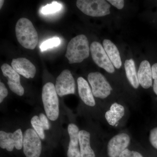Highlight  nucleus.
I'll return each mask as SVG.
<instances>
[{
  "label": "nucleus",
  "mask_w": 157,
  "mask_h": 157,
  "mask_svg": "<svg viewBox=\"0 0 157 157\" xmlns=\"http://www.w3.org/2000/svg\"><path fill=\"white\" fill-rule=\"evenodd\" d=\"M17 41L27 49L33 50L38 43L39 37L33 23L26 18H20L15 26Z\"/></svg>",
  "instance_id": "nucleus-1"
},
{
  "label": "nucleus",
  "mask_w": 157,
  "mask_h": 157,
  "mask_svg": "<svg viewBox=\"0 0 157 157\" xmlns=\"http://www.w3.org/2000/svg\"><path fill=\"white\" fill-rule=\"evenodd\" d=\"M90 48L87 37L84 35L74 37L68 43L65 57L69 63H80L89 56Z\"/></svg>",
  "instance_id": "nucleus-2"
},
{
  "label": "nucleus",
  "mask_w": 157,
  "mask_h": 157,
  "mask_svg": "<svg viewBox=\"0 0 157 157\" xmlns=\"http://www.w3.org/2000/svg\"><path fill=\"white\" fill-rule=\"evenodd\" d=\"M42 100L47 117L55 121L59 117V103L55 86L52 82H47L43 86Z\"/></svg>",
  "instance_id": "nucleus-3"
},
{
  "label": "nucleus",
  "mask_w": 157,
  "mask_h": 157,
  "mask_svg": "<svg viewBox=\"0 0 157 157\" xmlns=\"http://www.w3.org/2000/svg\"><path fill=\"white\" fill-rule=\"evenodd\" d=\"M76 5L82 12L91 17H102L110 13V5L104 0H78Z\"/></svg>",
  "instance_id": "nucleus-4"
},
{
  "label": "nucleus",
  "mask_w": 157,
  "mask_h": 157,
  "mask_svg": "<svg viewBox=\"0 0 157 157\" xmlns=\"http://www.w3.org/2000/svg\"><path fill=\"white\" fill-rule=\"evenodd\" d=\"M88 80L92 88L93 95L101 99H105L111 94L112 87L103 74L99 72L89 74Z\"/></svg>",
  "instance_id": "nucleus-5"
},
{
  "label": "nucleus",
  "mask_w": 157,
  "mask_h": 157,
  "mask_svg": "<svg viewBox=\"0 0 157 157\" xmlns=\"http://www.w3.org/2000/svg\"><path fill=\"white\" fill-rule=\"evenodd\" d=\"M23 152L26 157H39L42 152L40 137L33 129L26 130L23 140Z\"/></svg>",
  "instance_id": "nucleus-6"
},
{
  "label": "nucleus",
  "mask_w": 157,
  "mask_h": 157,
  "mask_svg": "<svg viewBox=\"0 0 157 157\" xmlns=\"http://www.w3.org/2000/svg\"><path fill=\"white\" fill-rule=\"evenodd\" d=\"M90 51L93 60L96 65L103 68L108 73H114V66L101 43L96 41L92 42L90 46Z\"/></svg>",
  "instance_id": "nucleus-7"
},
{
  "label": "nucleus",
  "mask_w": 157,
  "mask_h": 157,
  "mask_svg": "<svg viewBox=\"0 0 157 157\" xmlns=\"http://www.w3.org/2000/svg\"><path fill=\"white\" fill-rule=\"evenodd\" d=\"M57 94L59 97L74 94L76 84L70 70H63L56 78L55 85Z\"/></svg>",
  "instance_id": "nucleus-8"
},
{
  "label": "nucleus",
  "mask_w": 157,
  "mask_h": 157,
  "mask_svg": "<svg viewBox=\"0 0 157 157\" xmlns=\"http://www.w3.org/2000/svg\"><path fill=\"white\" fill-rule=\"evenodd\" d=\"M23 135L21 129H18L14 133L0 132V147L6 149L8 151H12L14 147L21 150L23 147Z\"/></svg>",
  "instance_id": "nucleus-9"
},
{
  "label": "nucleus",
  "mask_w": 157,
  "mask_h": 157,
  "mask_svg": "<svg viewBox=\"0 0 157 157\" xmlns=\"http://www.w3.org/2000/svg\"><path fill=\"white\" fill-rule=\"evenodd\" d=\"M131 138L128 134L121 133L113 137L108 142L107 154L109 157H119L121 154L127 149Z\"/></svg>",
  "instance_id": "nucleus-10"
},
{
  "label": "nucleus",
  "mask_w": 157,
  "mask_h": 157,
  "mask_svg": "<svg viewBox=\"0 0 157 157\" xmlns=\"http://www.w3.org/2000/svg\"><path fill=\"white\" fill-rule=\"evenodd\" d=\"M11 67L20 75L27 78H33L36 70L32 62L25 58L14 59L11 62Z\"/></svg>",
  "instance_id": "nucleus-11"
},
{
  "label": "nucleus",
  "mask_w": 157,
  "mask_h": 157,
  "mask_svg": "<svg viewBox=\"0 0 157 157\" xmlns=\"http://www.w3.org/2000/svg\"><path fill=\"white\" fill-rule=\"evenodd\" d=\"M68 132L70 137V141L67 155V157H80L78 128L74 124L68 125Z\"/></svg>",
  "instance_id": "nucleus-12"
},
{
  "label": "nucleus",
  "mask_w": 157,
  "mask_h": 157,
  "mask_svg": "<svg viewBox=\"0 0 157 157\" xmlns=\"http://www.w3.org/2000/svg\"><path fill=\"white\" fill-rule=\"evenodd\" d=\"M139 84L144 89H148L152 86V72L150 64L147 60L140 63L137 72Z\"/></svg>",
  "instance_id": "nucleus-13"
},
{
  "label": "nucleus",
  "mask_w": 157,
  "mask_h": 157,
  "mask_svg": "<svg viewBox=\"0 0 157 157\" xmlns=\"http://www.w3.org/2000/svg\"><path fill=\"white\" fill-rule=\"evenodd\" d=\"M78 94L84 104L90 107H94L96 102L92 91L88 83L84 78L80 77L77 79Z\"/></svg>",
  "instance_id": "nucleus-14"
},
{
  "label": "nucleus",
  "mask_w": 157,
  "mask_h": 157,
  "mask_svg": "<svg viewBox=\"0 0 157 157\" xmlns=\"http://www.w3.org/2000/svg\"><path fill=\"white\" fill-rule=\"evenodd\" d=\"M103 44L104 50L113 65L117 69H120L122 66V62L119 52L117 46L108 39H104Z\"/></svg>",
  "instance_id": "nucleus-15"
},
{
  "label": "nucleus",
  "mask_w": 157,
  "mask_h": 157,
  "mask_svg": "<svg viewBox=\"0 0 157 157\" xmlns=\"http://www.w3.org/2000/svg\"><path fill=\"white\" fill-rule=\"evenodd\" d=\"M79 147L80 157H96L94 152L90 146V135L89 132L85 130L79 131Z\"/></svg>",
  "instance_id": "nucleus-16"
},
{
  "label": "nucleus",
  "mask_w": 157,
  "mask_h": 157,
  "mask_svg": "<svg viewBox=\"0 0 157 157\" xmlns=\"http://www.w3.org/2000/svg\"><path fill=\"white\" fill-rule=\"evenodd\" d=\"M125 109L122 105L114 103L105 113V118L111 126H115L124 115Z\"/></svg>",
  "instance_id": "nucleus-17"
},
{
  "label": "nucleus",
  "mask_w": 157,
  "mask_h": 157,
  "mask_svg": "<svg viewBox=\"0 0 157 157\" xmlns=\"http://www.w3.org/2000/svg\"><path fill=\"white\" fill-rule=\"evenodd\" d=\"M124 67L127 77L130 84L134 88H138L139 83L134 60L132 59L126 60L125 62Z\"/></svg>",
  "instance_id": "nucleus-18"
},
{
  "label": "nucleus",
  "mask_w": 157,
  "mask_h": 157,
  "mask_svg": "<svg viewBox=\"0 0 157 157\" xmlns=\"http://www.w3.org/2000/svg\"><path fill=\"white\" fill-rule=\"evenodd\" d=\"M3 75L7 77L8 82L17 83H21L19 74L10 65L4 64L1 67Z\"/></svg>",
  "instance_id": "nucleus-19"
},
{
  "label": "nucleus",
  "mask_w": 157,
  "mask_h": 157,
  "mask_svg": "<svg viewBox=\"0 0 157 157\" xmlns=\"http://www.w3.org/2000/svg\"><path fill=\"white\" fill-rule=\"evenodd\" d=\"M31 123L39 137L42 139H44L45 137L44 130L39 117L37 116L33 117L31 120Z\"/></svg>",
  "instance_id": "nucleus-20"
},
{
  "label": "nucleus",
  "mask_w": 157,
  "mask_h": 157,
  "mask_svg": "<svg viewBox=\"0 0 157 157\" xmlns=\"http://www.w3.org/2000/svg\"><path fill=\"white\" fill-rule=\"evenodd\" d=\"M62 6L56 2H53L51 4H48L42 7L41 12L43 14H48L56 13L61 10Z\"/></svg>",
  "instance_id": "nucleus-21"
},
{
  "label": "nucleus",
  "mask_w": 157,
  "mask_h": 157,
  "mask_svg": "<svg viewBox=\"0 0 157 157\" xmlns=\"http://www.w3.org/2000/svg\"><path fill=\"white\" fill-rule=\"evenodd\" d=\"M61 40L58 37H55L52 39H48L42 42L40 45V49L41 51L47 50L49 48L57 47L60 44Z\"/></svg>",
  "instance_id": "nucleus-22"
},
{
  "label": "nucleus",
  "mask_w": 157,
  "mask_h": 157,
  "mask_svg": "<svg viewBox=\"0 0 157 157\" xmlns=\"http://www.w3.org/2000/svg\"><path fill=\"white\" fill-rule=\"evenodd\" d=\"M149 140L152 146L157 149V127L154 128L151 131Z\"/></svg>",
  "instance_id": "nucleus-23"
},
{
  "label": "nucleus",
  "mask_w": 157,
  "mask_h": 157,
  "mask_svg": "<svg viewBox=\"0 0 157 157\" xmlns=\"http://www.w3.org/2000/svg\"><path fill=\"white\" fill-rule=\"evenodd\" d=\"M119 157H143L140 153L136 151L129 150L128 149H126L123 151Z\"/></svg>",
  "instance_id": "nucleus-24"
},
{
  "label": "nucleus",
  "mask_w": 157,
  "mask_h": 157,
  "mask_svg": "<svg viewBox=\"0 0 157 157\" xmlns=\"http://www.w3.org/2000/svg\"><path fill=\"white\" fill-rule=\"evenodd\" d=\"M153 79H154L153 90L157 95V63L153 65L151 67Z\"/></svg>",
  "instance_id": "nucleus-25"
},
{
  "label": "nucleus",
  "mask_w": 157,
  "mask_h": 157,
  "mask_svg": "<svg viewBox=\"0 0 157 157\" xmlns=\"http://www.w3.org/2000/svg\"><path fill=\"white\" fill-rule=\"evenodd\" d=\"M8 95V90L6 86L2 82H0V103H2L4 99Z\"/></svg>",
  "instance_id": "nucleus-26"
},
{
  "label": "nucleus",
  "mask_w": 157,
  "mask_h": 157,
  "mask_svg": "<svg viewBox=\"0 0 157 157\" xmlns=\"http://www.w3.org/2000/svg\"><path fill=\"white\" fill-rule=\"evenodd\" d=\"M39 119L42 123L44 130H48L50 128V124L48 118L45 116V114L41 113L39 114Z\"/></svg>",
  "instance_id": "nucleus-27"
},
{
  "label": "nucleus",
  "mask_w": 157,
  "mask_h": 157,
  "mask_svg": "<svg viewBox=\"0 0 157 157\" xmlns=\"http://www.w3.org/2000/svg\"><path fill=\"white\" fill-rule=\"evenodd\" d=\"M107 2L117 9H122L124 8V1L123 0H108Z\"/></svg>",
  "instance_id": "nucleus-28"
},
{
  "label": "nucleus",
  "mask_w": 157,
  "mask_h": 157,
  "mask_svg": "<svg viewBox=\"0 0 157 157\" xmlns=\"http://www.w3.org/2000/svg\"><path fill=\"white\" fill-rule=\"evenodd\" d=\"M4 1H3V0H1V1H0V9H2L3 4H4Z\"/></svg>",
  "instance_id": "nucleus-29"
}]
</instances>
